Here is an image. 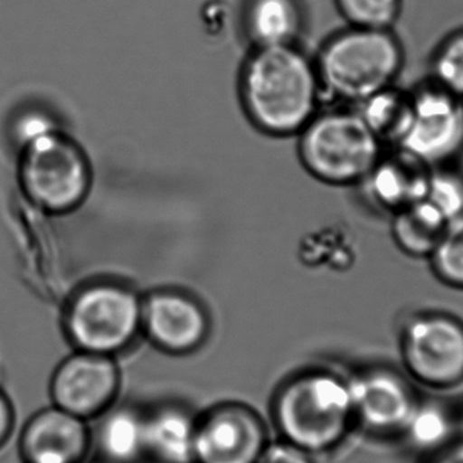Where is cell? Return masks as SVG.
I'll return each instance as SVG.
<instances>
[{
    "mask_svg": "<svg viewBox=\"0 0 463 463\" xmlns=\"http://www.w3.org/2000/svg\"><path fill=\"white\" fill-rule=\"evenodd\" d=\"M278 438L318 457L345 443L355 427L348 375L312 366L288 375L271 400Z\"/></svg>",
    "mask_w": 463,
    "mask_h": 463,
    "instance_id": "6da1fadb",
    "label": "cell"
},
{
    "mask_svg": "<svg viewBox=\"0 0 463 463\" xmlns=\"http://www.w3.org/2000/svg\"><path fill=\"white\" fill-rule=\"evenodd\" d=\"M242 105L250 124L272 137L297 136L320 111V84L305 57L263 46L245 70Z\"/></svg>",
    "mask_w": 463,
    "mask_h": 463,
    "instance_id": "7a4b0ae2",
    "label": "cell"
},
{
    "mask_svg": "<svg viewBox=\"0 0 463 463\" xmlns=\"http://www.w3.org/2000/svg\"><path fill=\"white\" fill-rule=\"evenodd\" d=\"M143 294L116 279L79 286L65 301L61 329L73 350L117 356L143 336Z\"/></svg>",
    "mask_w": 463,
    "mask_h": 463,
    "instance_id": "3957f363",
    "label": "cell"
},
{
    "mask_svg": "<svg viewBox=\"0 0 463 463\" xmlns=\"http://www.w3.org/2000/svg\"><path fill=\"white\" fill-rule=\"evenodd\" d=\"M297 137L305 170L329 186H358L386 149L355 108L318 111Z\"/></svg>",
    "mask_w": 463,
    "mask_h": 463,
    "instance_id": "277c9868",
    "label": "cell"
},
{
    "mask_svg": "<svg viewBox=\"0 0 463 463\" xmlns=\"http://www.w3.org/2000/svg\"><path fill=\"white\" fill-rule=\"evenodd\" d=\"M19 189L48 216L78 211L92 187V167L84 149L59 129L18 151Z\"/></svg>",
    "mask_w": 463,
    "mask_h": 463,
    "instance_id": "5b68a950",
    "label": "cell"
},
{
    "mask_svg": "<svg viewBox=\"0 0 463 463\" xmlns=\"http://www.w3.org/2000/svg\"><path fill=\"white\" fill-rule=\"evenodd\" d=\"M402 49L388 30L362 29L337 38L321 60V81L340 102L355 106L393 86Z\"/></svg>",
    "mask_w": 463,
    "mask_h": 463,
    "instance_id": "8992f818",
    "label": "cell"
},
{
    "mask_svg": "<svg viewBox=\"0 0 463 463\" xmlns=\"http://www.w3.org/2000/svg\"><path fill=\"white\" fill-rule=\"evenodd\" d=\"M400 354L421 385L449 389L463 383V320L440 309L407 316L400 326Z\"/></svg>",
    "mask_w": 463,
    "mask_h": 463,
    "instance_id": "52a82bcc",
    "label": "cell"
},
{
    "mask_svg": "<svg viewBox=\"0 0 463 463\" xmlns=\"http://www.w3.org/2000/svg\"><path fill=\"white\" fill-rule=\"evenodd\" d=\"M411 119L396 146L427 167L449 165L463 152V100L434 83L411 92Z\"/></svg>",
    "mask_w": 463,
    "mask_h": 463,
    "instance_id": "ba28073f",
    "label": "cell"
},
{
    "mask_svg": "<svg viewBox=\"0 0 463 463\" xmlns=\"http://www.w3.org/2000/svg\"><path fill=\"white\" fill-rule=\"evenodd\" d=\"M269 440L258 411L244 402H219L198 413L194 463H256Z\"/></svg>",
    "mask_w": 463,
    "mask_h": 463,
    "instance_id": "9c48e42d",
    "label": "cell"
},
{
    "mask_svg": "<svg viewBox=\"0 0 463 463\" xmlns=\"http://www.w3.org/2000/svg\"><path fill=\"white\" fill-rule=\"evenodd\" d=\"M119 389L117 358L76 350L57 364L49 383L53 405L87 421L113 407Z\"/></svg>",
    "mask_w": 463,
    "mask_h": 463,
    "instance_id": "30bf717a",
    "label": "cell"
},
{
    "mask_svg": "<svg viewBox=\"0 0 463 463\" xmlns=\"http://www.w3.org/2000/svg\"><path fill=\"white\" fill-rule=\"evenodd\" d=\"M212 318L205 305L181 288H155L143 296V336L162 353L184 356L208 342Z\"/></svg>",
    "mask_w": 463,
    "mask_h": 463,
    "instance_id": "8fae6325",
    "label": "cell"
},
{
    "mask_svg": "<svg viewBox=\"0 0 463 463\" xmlns=\"http://www.w3.org/2000/svg\"><path fill=\"white\" fill-rule=\"evenodd\" d=\"M348 386L355 427L377 437L404 431L419 404L407 378L383 364L351 373Z\"/></svg>",
    "mask_w": 463,
    "mask_h": 463,
    "instance_id": "7c38bea8",
    "label": "cell"
},
{
    "mask_svg": "<svg viewBox=\"0 0 463 463\" xmlns=\"http://www.w3.org/2000/svg\"><path fill=\"white\" fill-rule=\"evenodd\" d=\"M91 450L89 421L53 404L35 412L19 438L24 463H86Z\"/></svg>",
    "mask_w": 463,
    "mask_h": 463,
    "instance_id": "4fadbf2b",
    "label": "cell"
},
{
    "mask_svg": "<svg viewBox=\"0 0 463 463\" xmlns=\"http://www.w3.org/2000/svg\"><path fill=\"white\" fill-rule=\"evenodd\" d=\"M430 170L405 152L389 148L358 186L372 208L393 216L424 200Z\"/></svg>",
    "mask_w": 463,
    "mask_h": 463,
    "instance_id": "5bb4252c",
    "label": "cell"
},
{
    "mask_svg": "<svg viewBox=\"0 0 463 463\" xmlns=\"http://www.w3.org/2000/svg\"><path fill=\"white\" fill-rule=\"evenodd\" d=\"M198 413L179 402L146 408V461L194 463Z\"/></svg>",
    "mask_w": 463,
    "mask_h": 463,
    "instance_id": "9a60e30c",
    "label": "cell"
},
{
    "mask_svg": "<svg viewBox=\"0 0 463 463\" xmlns=\"http://www.w3.org/2000/svg\"><path fill=\"white\" fill-rule=\"evenodd\" d=\"M95 420L92 449L98 458L110 463L146 461V408L116 402Z\"/></svg>",
    "mask_w": 463,
    "mask_h": 463,
    "instance_id": "2e32d148",
    "label": "cell"
},
{
    "mask_svg": "<svg viewBox=\"0 0 463 463\" xmlns=\"http://www.w3.org/2000/svg\"><path fill=\"white\" fill-rule=\"evenodd\" d=\"M391 234L400 252L411 259L429 260L449 222L426 200L419 201L391 216Z\"/></svg>",
    "mask_w": 463,
    "mask_h": 463,
    "instance_id": "e0dca14e",
    "label": "cell"
},
{
    "mask_svg": "<svg viewBox=\"0 0 463 463\" xmlns=\"http://www.w3.org/2000/svg\"><path fill=\"white\" fill-rule=\"evenodd\" d=\"M386 149L396 148L411 119V92L391 86L353 106Z\"/></svg>",
    "mask_w": 463,
    "mask_h": 463,
    "instance_id": "ac0fdd59",
    "label": "cell"
},
{
    "mask_svg": "<svg viewBox=\"0 0 463 463\" xmlns=\"http://www.w3.org/2000/svg\"><path fill=\"white\" fill-rule=\"evenodd\" d=\"M291 0H256L250 11V30L263 46L285 45L297 27Z\"/></svg>",
    "mask_w": 463,
    "mask_h": 463,
    "instance_id": "d6986e66",
    "label": "cell"
},
{
    "mask_svg": "<svg viewBox=\"0 0 463 463\" xmlns=\"http://www.w3.org/2000/svg\"><path fill=\"white\" fill-rule=\"evenodd\" d=\"M410 442L419 450L430 454L448 445L453 434V420L448 411L437 404H418L404 431Z\"/></svg>",
    "mask_w": 463,
    "mask_h": 463,
    "instance_id": "ffe728a7",
    "label": "cell"
},
{
    "mask_svg": "<svg viewBox=\"0 0 463 463\" xmlns=\"http://www.w3.org/2000/svg\"><path fill=\"white\" fill-rule=\"evenodd\" d=\"M427 261L438 282L463 291V217L449 225Z\"/></svg>",
    "mask_w": 463,
    "mask_h": 463,
    "instance_id": "44dd1931",
    "label": "cell"
},
{
    "mask_svg": "<svg viewBox=\"0 0 463 463\" xmlns=\"http://www.w3.org/2000/svg\"><path fill=\"white\" fill-rule=\"evenodd\" d=\"M424 200L442 214L449 225L461 219L463 217V174L451 165L431 168Z\"/></svg>",
    "mask_w": 463,
    "mask_h": 463,
    "instance_id": "7402d4cb",
    "label": "cell"
},
{
    "mask_svg": "<svg viewBox=\"0 0 463 463\" xmlns=\"http://www.w3.org/2000/svg\"><path fill=\"white\" fill-rule=\"evenodd\" d=\"M431 83L463 100V32L439 46L431 64Z\"/></svg>",
    "mask_w": 463,
    "mask_h": 463,
    "instance_id": "603a6c76",
    "label": "cell"
},
{
    "mask_svg": "<svg viewBox=\"0 0 463 463\" xmlns=\"http://www.w3.org/2000/svg\"><path fill=\"white\" fill-rule=\"evenodd\" d=\"M61 129L53 114L41 108L24 109L14 114L8 124V136L16 151Z\"/></svg>",
    "mask_w": 463,
    "mask_h": 463,
    "instance_id": "cb8c5ba5",
    "label": "cell"
},
{
    "mask_svg": "<svg viewBox=\"0 0 463 463\" xmlns=\"http://www.w3.org/2000/svg\"><path fill=\"white\" fill-rule=\"evenodd\" d=\"M351 21L362 29L388 30L399 18L402 0H340Z\"/></svg>",
    "mask_w": 463,
    "mask_h": 463,
    "instance_id": "d4e9b609",
    "label": "cell"
},
{
    "mask_svg": "<svg viewBox=\"0 0 463 463\" xmlns=\"http://www.w3.org/2000/svg\"><path fill=\"white\" fill-rule=\"evenodd\" d=\"M315 459L316 457L307 451L277 438L269 440L256 463H316Z\"/></svg>",
    "mask_w": 463,
    "mask_h": 463,
    "instance_id": "484cf974",
    "label": "cell"
},
{
    "mask_svg": "<svg viewBox=\"0 0 463 463\" xmlns=\"http://www.w3.org/2000/svg\"><path fill=\"white\" fill-rule=\"evenodd\" d=\"M15 426V410L10 397L0 386V449L8 442Z\"/></svg>",
    "mask_w": 463,
    "mask_h": 463,
    "instance_id": "4316f807",
    "label": "cell"
},
{
    "mask_svg": "<svg viewBox=\"0 0 463 463\" xmlns=\"http://www.w3.org/2000/svg\"><path fill=\"white\" fill-rule=\"evenodd\" d=\"M426 463H463V439L434 451Z\"/></svg>",
    "mask_w": 463,
    "mask_h": 463,
    "instance_id": "83f0119b",
    "label": "cell"
},
{
    "mask_svg": "<svg viewBox=\"0 0 463 463\" xmlns=\"http://www.w3.org/2000/svg\"><path fill=\"white\" fill-rule=\"evenodd\" d=\"M90 463H110V462H106V461H103V459L97 458V459H95V461H91Z\"/></svg>",
    "mask_w": 463,
    "mask_h": 463,
    "instance_id": "f1b7e54d",
    "label": "cell"
}]
</instances>
